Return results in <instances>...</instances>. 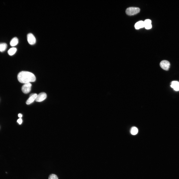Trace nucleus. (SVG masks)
Wrapping results in <instances>:
<instances>
[{
	"mask_svg": "<svg viewBox=\"0 0 179 179\" xmlns=\"http://www.w3.org/2000/svg\"><path fill=\"white\" fill-rule=\"evenodd\" d=\"M140 11L138 7H131L127 8L126 11V14L129 15H133L137 14Z\"/></svg>",
	"mask_w": 179,
	"mask_h": 179,
	"instance_id": "f03ea898",
	"label": "nucleus"
},
{
	"mask_svg": "<svg viewBox=\"0 0 179 179\" xmlns=\"http://www.w3.org/2000/svg\"><path fill=\"white\" fill-rule=\"evenodd\" d=\"M48 179H58L57 176L54 174H50L49 177Z\"/></svg>",
	"mask_w": 179,
	"mask_h": 179,
	"instance_id": "2eb2a0df",
	"label": "nucleus"
},
{
	"mask_svg": "<svg viewBox=\"0 0 179 179\" xmlns=\"http://www.w3.org/2000/svg\"><path fill=\"white\" fill-rule=\"evenodd\" d=\"M171 87L176 91H179V82L177 81H173L171 83Z\"/></svg>",
	"mask_w": 179,
	"mask_h": 179,
	"instance_id": "6e6552de",
	"label": "nucleus"
},
{
	"mask_svg": "<svg viewBox=\"0 0 179 179\" xmlns=\"http://www.w3.org/2000/svg\"><path fill=\"white\" fill-rule=\"evenodd\" d=\"M144 27L147 29H149L151 28L152 26L151 24V21L149 19L145 20L144 21Z\"/></svg>",
	"mask_w": 179,
	"mask_h": 179,
	"instance_id": "1a4fd4ad",
	"label": "nucleus"
},
{
	"mask_svg": "<svg viewBox=\"0 0 179 179\" xmlns=\"http://www.w3.org/2000/svg\"><path fill=\"white\" fill-rule=\"evenodd\" d=\"M37 95V94L35 93L31 94L26 102V104L28 105L32 103L35 100Z\"/></svg>",
	"mask_w": 179,
	"mask_h": 179,
	"instance_id": "0eeeda50",
	"label": "nucleus"
},
{
	"mask_svg": "<svg viewBox=\"0 0 179 179\" xmlns=\"http://www.w3.org/2000/svg\"><path fill=\"white\" fill-rule=\"evenodd\" d=\"M47 95L45 93L41 92L37 95L35 100L37 102H41L45 99Z\"/></svg>",
	"mask_w": 179,
	"mask_h": 179,
	"instance_id": "423d86ee",
	"label": "nucleus"
},
{
	"mask_svg": "<svg viewBox=\"0 0 179 179\" xmlns=\"http://www.w3.org/2000/svg\"><path fill=\"white\" fill-rule=\"evenodd\" d=\"M19 81L22 83H26L35 81L36 78L32 73L27 71H23L20 72L17 75Z\"/></svg>",
	"mask_w": 179,
	"mask_h": 179,
	"instance_id": "f257e3e1",
	"label": "nucleus"
},
{
	"mask_svg": "<svg viewBox=\"0 0 179 179\" xmlns=\"http://www.w3.org/2000/svg\"><path fill=\"white\" fill-rule=\"evenodd\" d=\"M17 50V48L15 47L11 48L8 51V54L10 55H12L15 53Z\"/></svg>",
	"mask_w": 179,
	"mask_h": 179,
	"instance_id": "ddd939ff",
	"label": "nucleus"
},
{
	"mask_svg": "<svg viewBox=\"0 0 179 179\" xmlns=\"http://www.w3.org/2000/svg\"><path fill=\"white\" fill-rule=\"evenodd\" d=\"M27 41L29 44L33 45L36 42V39L34 36L33 34L29 33L28 34L27 36Z\"/></svg>",
	"mask_w": 179,
	"mask_h": 179,
	"instance_id": "39448f33",
	"label": "nucleus"
},
{
	"mask_svg": "<svg viewBox=\"0 0 179 179\" xmlns=\"http://www.w3.org/2000/svg\"><path fill=\"white\" fill-rule=\"evenodd\" d=\"M22 115L21 113H19L18 114V116L19 118L22 117Z\"/></svg>",
	"mask_w": 179,
	"mask_h": 179,
	"instance_id": "f3484780",
	"label": "nucleus"
},
{
	"mask_svg": "<svg viewBox=\"0 0 179 179\" xmlns=\"http://www.w3.org/2000/svg\"><path fill=\"white\" fill-rule=\"evenodd\" d=\"M7 47V45L6 43H0V51L2 52L5 51Z\"/></svg>",
	"mask_w": 179,
	"mask_h": 179,
	"instance_id": "f8f14e48",
	"label": "nucleus"
},
{
	"mask_svg": "<svg viewBox=\"0 0 179 179\" xmlns=\"http://www.w3.org/2000/svg\"><path fill=\"white\" fill-rule=\"evenodd\" d=\"M134 27L135 29H138L144 27V21H140L137 22L135 24Z\"/></svg>",
	"mask_w": 179,
	"mask_h": 179,
	"instance_id": "9d476101",
	"label": "nucleus"
},
{
	"mask_svg": "<svg viewBox=\"0 0 179 179\" xmlns=\"http://www.w3.org/2000/svg\"><path fill=\"white\" fill-rule=\"evenodd\" d=\"M138 132V130L136 127H133L132 128L130 131L131 134L133 135L136 134Z\"/></svg>",
	"mask_w": 179,
	"mask_h": 179,
	"instance_id": "4468645a",
	"label": "nucleus"
},
{
	"mask_svg": "<svg viewBox=\"0 0 179 179\" xmlns=\"http://www.w3.org/2000/svg\"><path fill=\"white\" fill-rule=\"evenodd\" d=\"M17 121L19 124H21L22 123V119L21 118H20L18 119Z\"/></svg>",
	"mask_w": 179,
	"mask_h": 179,
	"instance_id": "dca6fc26",
	"label": "nucleus"
},
{
	"mask_svg": "<svg viewBox=\"0 0 179 179\" xmlns=\"http://www.w3.org/2000/svg\"><path fill=\"white\" fill-rule=\"evenodd\" d=\"M160 65L162 69L166 71L169 70L170 66V64L169 62L165 60L161 61L160 63Z\"/></svg>",
	"mask_w": 179,
	"mask_h": 179,
	"instance_id": "20e7f679",
	"label": "nucleus"
},
{
	"mask_svg": "<svg viewBox=\"0 0 179 179\" xmlns=\"http://www.w3.org/2000/svg\"><path fill=\"white\" fill-rule=\"evenodd\" d=\"M18 42V38L16 37H14L11 40L10 42V45L11 46H14L16 45Z\"/></svg>",
	"mask_w": 179,
	"mask_h": 179,
	"instance_id": "9b49d317",
	"label": "nucleus"
},
{
	"mask_svg": "<svg viewBox=\"0 0 179 179\" xmlns=\"http://www.w3.org/2000/svg\"><path fill=\"white\" fill-rule=\"evenodd\" d=\"M31 87L32 84L30 83H25L22 87V90L25 93H28L30 91Z\"/></svg>",
	"mask_w": 179,
	"mask_h": 179,
	"instance_id": "7ed1b4c3",
	"label": "nucleus"
}]
</instances>
